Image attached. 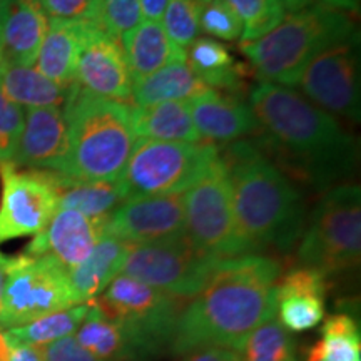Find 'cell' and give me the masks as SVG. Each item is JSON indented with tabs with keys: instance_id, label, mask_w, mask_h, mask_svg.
<instances>
[{
	"instance_id": "39",
	"label": "cell",
	"mask_w": 361,
	"mask_h": 361,
	"mask_svg": "<svg viewBox=\"0 0 361 361\" xmlns=\"http://www.w3.org/2000/svg\"><path fill=\"white\" fill-rule=\"evenodd\" d=\"M45 361H102L79 345L74 336H66L44 346Z\"/></svg>"
},
{
	"instance_id": "23",
	"label": "cell",
	"mask_w": 361,
	"mask_h": 361,
	"mask_svg": "<svg viewBox=\"0 0 361 361\" xmlns=\"http://www.w3.org/2000/svg\"><path fill=\"white\" fill-rule=\"evenodd\" d=\"M133 82L173 62L186 61V51L168 37L159 22L144 20L121 37Z\"/></svg>"
},
{
	"instance_id": "32",
	"label": "cell",
	"mask_w": 361,
	"mask_h": 361,
	"mask_svg": "<svg viewBox=\"0 0 361 361\" xmlns=\"http://www.w3.org/2000/svg\"><path fill=\"white\" fill-rule=\"evenodd\" d=\"M239 356L241 361H296V345L274 314L246 338Z\"/></svg>"
},
{
	"instance_id": "10",
	"label": "cell",
	"mask_w": 361,
	"mask_h": 361,
	"mask_svg": "<svg viewBox=\"0 0 361 361\" xmlns=\"http://www.w3.org/2000/svg\"><path fill=\"white\" fill-rule=\"evenodd\" d=\"M221 261L197 250L186 234H179L130 246L121 274L178 300H191L206 286Z\"/></svg>"
},
{
	"instance_id": "7",
	"label": "cell",
	"mask_w": 361,
	"mask_h": 361,
	"mask_svg": "<svg viewBox=\"0 0 361 361\" xmlns=\"http://www.w3.org/2000/svg\"><path fill=\"white\" fill-rule=\"evenodd\" d=\"M129 336L141 361L171 350L183 303L137 279L119 274L90 301Z\"/></svg>"
},
{
	"instance_id": "22",
	"label": "cell",
	"mask_w": 361,
	"mask_h": 361,
	"mask_svg": "<svg viewBox=\"0 0 361 361\" xmlns=\"http://www.w3.org/2000/svg\"><path fill=\"white\" fill-rule=\"evenodd\" d=\"M130 246L111 234H104L82 263L67 269L75 303H90L102 295L112 279L121 274Z\"/></svg>"
},
{
	"instance_id": "43",
	"label": "cell",
	"mask_w": 361,
	"mask_h": 361,
	"mask_svg": "<svg viewBox=\"0 0 361 361\" xmlns=\"http://www.w3.org/2000/svg\"><path fill=\"white\" fill-rule=\"evenodd\" d=\"M318 2H322L328 7L338 8V11L348 12L351 16H355L360 11V0H318Z\"/></svg>"
},
{
	"instance_id": "24",
	"label": "cell",
	"mask_w": 361,
	"mask_h": 361,
	"mask_svg": "<svg viewBox=\"0 0 361 361\" xmlns=\"http://www.w3.org/2000/svg\"><path fill=\"white\" fill-rule=\"evenodd\" d=\"M130 129L137 139L166 142H201L192 123L189 101L161 102L154 106L129 107Z\"/></svg>"
},
{
	"instance_id": "14",
	"label": "cell",
	"mask_w": 361,
	"mask_h": 361,
	"mask_svg": "<svg viewBox=\"0 0 361 361\" xmlns=\"http://www.w3.org/2000/svg\"><path fill=\"white\" fill-rule=\"evenodd\" d=\"M104 234H111L129 245H146L186 234L184 196L128 197L107 216Z\"/></svg>"
},
{
	"instance_id": "15",
	"label": "cell",
	"mask_w": 361,
	"mask_h": 361,
	"mask_svg": "<svg viewBox=\"0 0 361 361\" xmlns=\"http://www.w3.org/2000/svg\"><path fill=\"white\" fill-rule=\"evenodd\" d=\"M75 84L99 97L119 102L130 99L133 78L121 42L94 22H89L85 30L75 69Z\"/></svg>"
},
{
	"instance_id": "46",
	"label": "cell",
	"mask_w": 361,
	"mask_h": 361,
	"mask_svg": "<svg viewBox=\"0 0 361 361\" xmlns=\"http://www.w3.org/2000/svg\"><path fill=\"white\" fill-rule=\"evenodd\" d=\"M8 259V258H7ZM7 263V261H6ZM6 263L0 264V308H2V298H4V288H6Z\"/></svg>"
},
{
	"instance_id": "3",
	"label": "cell",
	"mask_w": 361,
	"mask_h": 361,
	"mask_svg": "<svg viewBox=\"0 0 361 361\" xmlns=\"http://www.w3.org/2000/svg\"><path fill=\"white\" fill-rule=\"evenodd\" d=\"M221 157L231 186L238 233L250 255L269 247L290 251L306 221L300 188L256 142H231Z\"/></svg>"
},
{
	"instance_id": "6",
	"label": "cell",
	"mask_w": 361,
	"mask_h": 361,
	"mask_svg": "<svg viewBox=\"0 0 361 361\" xmlns=\"http://www.w3.org/2000/svg\"><path fill=\"white\" fill-rule=\"evenodd\" d=\"M296 256L300 266L324 276L353 269L361 255V188L345 183L328 189L303 229Z\"/></svg>"
},
{
	"instance_id": "21",
	"label": "cell",
	"mask_w": 361,
	"mask_h": 361,
	"mask_svg": "<svg viewBox=\"0 0 361 361\" xmlns=\"http://www.w3.org/2000/svg\"><path fill=\"white\" fill-rule=\"evenodd\" d=\"M89 22L49 19L45 37L34 66L40 74L61 85L75 82V69Z\"/></svg>"
},
{
	"instance_id": "1",
	"label": "cell",
	"mask_w": 361,
	"mask_h": 361,
	"mask_svg": "<svg viewBox=\"0 0 361 361\" xmlns=\"http://www.w3.org/2000/svg\"><path fill=\"white\" fill-rule=\"evenodd\" d=\"M281 264L263 255L223 259L209 281L180 311L171 351L201 348L238 351L246 338L276 314Z\"/></svg>"
},
{
	"instance_id": "47",
	"label": "cell",
	"mask_w": 361,
	"mask_h": 361,
	"mask_svg": "<svg viewBox=\"0 0 361 361\" xmlns=\"http://www.w3.org/2000/svg\"><path fill=\"white\" fill-rule=\"evenodd\" d=\"M6 261H7V258H6V256L2 255V252H0V264H2V263H6Z\"/></svg>"
},
{
	"instance_id": "40",
	"label": "cell",
	"mask_w": 361,
	"mask_h": 361,
	"mask_svg": "<svg viewBox=\"0 0 361 361\" xmlns=\"http://www.w3.org/2000/svg\"><path fill=\"white\" fill-rule=\"evenodd\" d=\"M183 361H241V356L228 348H201L184 355Z\"/></svg>"
},
{
	"instance_id": "19",
	"label": "cell",
	"mask_w": 361,
	"mask_h": 361,
	"mask_svg": "<svg viewBox=\"0 0 361 361\" xmlns=\"http://www.w3.org/2000/svg\"><path fill=\"white\" fill-rule=\"evenodd\" d=\"M192 123L209 142H234L263 133L250 104L218 90L189 101Z\"/></svg>"
},
{
	"instance_id": "42",
	"label": "cell",
	"mask_w": 361,
	"mask_h": 361,
	"mask_svg": "<svg viewBox=\"0 0 361 361\" xmlns=\"http://www.w3.org/2000/svg\"><path fill=\"white\" fill-rule=\"evenodd\" d=\"M169 0H141V12L146 20L159 22L164 16Z\"/></svg>"
},
{
	"instance_id": "31",
	"label": "cell",
	"mask_w": 361,
	"mask_h": 361,
	"mask_svg": "<svg viewBox=\"0 0 361 361\" xmlns=\"http://www.w3.org/2000/svg\"><path fill=\"white\" fill-rule=\"evenodd\" d=\"M308 361H361L358 323L350 314H333L324 322L319 340L308 353Z\"/></svg>"
},
{
	"instance_id": "45",
	"label": "cell",
	"mask_w": 361,
	"mask_h": 361,
	"mask_svg": "<svg viewBox=\"0 0 361 361\" xmlns=\"http://www.w3.org/2000/svg\"><path fill=\"white\" fill-rule=\"evenodd\" d=\"M8 355H11V348H8L6 335L0 331V361H8Z\"/></svg>"
},
{
	"instance_id": "11",
	"label": "cell",
	"mask_w": 361,
	"mask_h": 361,
	"mask_svg": "<svg viewBox=\"0 0 361 361\" xmlns=\"http://www.w3.org/2000/svg\"><path fill=\"white\" fill-rule=\"evenodd\" d=\"M184 196L186 236L197 250L219 259L250 255L238 233L233 194L223 157Z\"/></svg>"
},
{
	"instance_id": "29",
	"label": "cell",
	"mask_w": 361,
	"mask_h": 361,
	"mask_svg": "<svg viewBox=\"0 0 361 361\" xmlns=\"http://www.w3.org/2000/svg\"><path fill=\"white\" fill-rule=\"evenodd\" d=\"M124 184L117 180H74L67 178L59 196V209H75L87 218H107L128 200Z\"/></svg>"
},
{
	"instance_id": "33",
	"label": "cell",
	"mask_w": 361,
	"mask_h": 361,
	"mask_svg": "<svg viewBox=\"0 0 361 361\" xmlns=\"http://www.w3.org/2000/svg\"><path fill=\"white\" fill-rule=\"evenodd\" d=\"M243 24L241 44L258 40L286 17L281 0H226Z\"/></svg>"
},
{
	"instance_id": "13",
	"label": "cell",
	"mask_w": 361,
	"mask_h": 361,
	"mask_svg": "<svg viewBox=\"0 0 361 361\" xmlns=\"http://www.w3.org/2000/svg\"><path fill=\"white\" fill-rule=\"evenodd\" d=\"M360 62V35L355 32L318 54L306 66L296 84L300 94L336 119L341 117L358 124L361 119Z\"/></svg>"
},
{
	"instance_id": "25",
	"label": "cell",
	"mask_w": 361,
	"mask_h": 361,
	"mask_svg": "<svg viewBox=\"0 0 361 361\" xmlns=\"http://www.w3.org/2000/svg\"><path fill=\"white\" fill-rule=\"evenodd\" d=\"M211 90L214 89L202 82L186 61H179L133 82L129 101L133 106L146 107L171 101H192Z\"/></svg>"
},
{
	"instance_id": "18",
	"label": "cell",
	"mask_w": 361,
	"mask_h": 361,
	"mask_svg": "<svg viewBox=\"0 0 361 361\" xmlns=\"http://www.w3.org/2000/svg\"><path fill=\"white\" fill-rule=\"evenodd\" d=\"M326 276L313 268L300 266L279 278L276 318L290 333H303L324 319Z\"/></svg>"
},
{
	"instance_id": "5",
	"label": "cell",
	"mask_w": 361,
	"mask_h": 361,
	"mask_svg": "<svg viewBox=\"0 0 361 361\" xmlns=\"http://www.w3.org/2000/svg\"><path fill=\"white\" fill-rule=\"evenodd\" d=\"M356 30L355 16L322 2L286 13L281 24L258 40L243 42L261 80L295 87L306 66L328 47L348 39Z\"/></svg>"
},
{
	"instance_id": "38",
	"label": "cell",
	"mask_w": 361,
	"mask_h": 361,
	"mask_svg": "<svg viewBox=\"0 0 361 361\" xmlns=\"http://www.w3.org/2000/svg\"><path fill=\"white\" fill-rule=\"evenodd\" d=\"M49 19L99 24V0H39Z\"/></svg>"
},
{
	"instance_id": "12",
	"label": "cell",
	"mask_w": 361,
	"mask_h": 361,
	"mask_svg": "<svg viewBox=\"0 0 361 361\" xmlns=\"http://www.w3.org/2000/svg\"><path fill=\"white\" fill-rule=\"evenodd\" d=\"M0 243L35 236L59 209V196L67 178L47 171L19 169L0 164Z\"/></svg>"
},
{
	"instance_id": "20",
	"label": "cell",
	"mask_w": 361,
	"mask_h": 361,
	"mask_svg": "<svg viewBox=\"0 0 361 361\" xmlns=\"http://www.w3.org/2000/svg\"><path fill=\"white\" fill-rule=\"evenodd\" d=\"M47 27L39 0H0V62L34 66Z\"/></svg>"
},
{
	"instance_id": "28",
	"label": "cell",
	"mask_w": 361,
	"mask_h": 361,
	"mask_svg": "<svg viewBox=\"0 0 361 361\" xmlns=\"http://www.w3.org/2000/svg\"><path fill=\"white\" fill-rule=\"evenodd\" d=\"M74 338L84 350L102 361H141L124 329L94 303H90L89 313Z\"/></svg>"
},
{
	"instance_id": "44",
	"label": "cell",
	"mask_w": 361,
	"mask_h": 361,
	"mask_svg": "<svg viewBox=\"0 0 361 361\" xmlns=\"http://www.w3.org/2000/svg\"><path fill=\"white\" fill-rule=\"evenodd\" d=\"M283 6L286 7L288 12H296L300 11V8H305L311 6V4L318 2V0H281Z\"/></svg>"
},
{
	"instance_id": "41",
	"label": "cell",
	"mask_w": 361,
	"mask_h": 361,
	"mask_svg": "<svg viewBox=\"0 0 361 361\" xmlns=\"http://www.w3.org/2000/svg\"><path fill=\"white\" fill-rule=\"evenodd\" d=\"M8 348H11L8 361H45L44 346L27 345V343H8Z\"/></svg>"
},
{
	"instance_id": "9",
	"label": "cell",
	"mask_w": 361,
	"mask_h": 361,
	"mask_svg": "<svg viewBox=\"0 0 361 361\" xmlns=\"http://www.w3.org/2000/svg\"><path fill=\"white\" fill-rule=\"evenodd\" d=\"M74 305L69 273L56 258L20 255L7 259L0 329L24 326Z\"/></svg>"
},
{
	"instance_id": "16",
	"label": "cell",
	"mask_w": 361,
	"mask_h": 361,
	"mask_svg": "<svg viewBox=\"0 0 361 361\" xmlns=\"http://www.w3.org/2000/svg\"><path fill=\"white\" fill-rule=\"evenodd\" d=\"M69 151V130L62 107L27 109L19 146L13 154L16 168L62 174Z\"/></svg>"
},
{
	"instance_id": "17",
	"label": "cell",
	"mask_w": 361,
	"mask_h": 361,
	"mask_svg": "<svg viewBox=\"0 0 361 361\" xmlns=\"http://www.w3.org/2000/svg\"><path fill=\"white\" fill-rule=\"evenodd\" d=\"M107 218H87L75 209H57L44 231L35 234L24 255L56 258L71 269L82 263L104 236Z\"/></svg>"
},
{
	"instance_id": "36",
	"label": "cell",
	"mask_w": 361,
	"mask_h": 361,
	"mask_svg": "<svg viewBox=\"0 0 361 361\" xmlns=\"http://www.w3.org/2000/svg\"><path fill=\"white\" fill-rule=\"evenodd\" d=\"M200 30L209 35V39L214 37L226 42H234L241 39L243 24L226 0H211L202 8Z\"/></svg>"
},
{
	"instance_id": "8",
	"label": "cell",
	"mask_w": 361,
	"mask_h": 361,
	"mask_svg": "<svg viewBox=\"0 0 361 361\" xmlns=\"http://www.w3.org/2000/svg\"><path fill=\"white\" fill-rule=\"evenodd\" d=\"M213 142H166L137 139L121 183L129 197L183 194L219 159Z\"/></svg>"
},
{
	"instance_id": "35",
	"label": "cell",
	"mask_w": 361,
	"mask_h": 361,
	"mask_svg": "<svg viewBox=\"0 0 361 361\" xmlns=\"http://www.w3.org/2000/svg\"><path fill=\"white\" fill-rule=\"evenodd\" d=\"M141 22V0H99V25L112 39L121 40Z\"/></svg>"
},
{
	"instance_id": "26",
	"label": "cell",
	"mask_w": 361,
	"mask_h": 361,
	"mask_svg": "<svg viewBox=\"0 0 361 361\" xmlns=\"http://www.w3.org/2000/svg\"><path fill=\"white\" fill-rule=\"evenodd\" d=\"M0 84L12 102L27 109L64 107L72 85H61L35 69L34 66H16L0 62Z\"/></svg>"
},
{
	"instance_id": "27",
	"label": "cell",
	"mask_w": 361,
	"mask_h": 361,
	"mask_svg": "<svg viewBox=\"0 0 361 361\" xmlns=\"http://www.w3.org/2000/svg\"><path fill=\"white\" fill-rule=\"evenodd\" d=\"M186 62L211 89L239 92L245 87L246 69L234 61L229 49L218 40L197 37L188 47Z\"/></svg>"
},
{
	"instance_id": "30",
	"label": "cell",
	"mask_w": 361,
	"mask_h": 361,
	"mask_svg": "<svg viewBox=\"0 0 361 361\" xmlns=\"http://www.w3.org/2000/svg\"><path fill=\"white\" fill-rule=\"evenodd\" d=\"M90 303L74 305L71 308L56 311L42 318L27 323L24 326L11 328L4 331L8 343H27V345L47 346L61 338L75 335L89 313Z\"/></svg>"
},
{
	"instance_id": "4",
	"label": "cell",
	"mask_w": 361,
	"mask_h": 361,
	"mask_svg": "<svg viewBox=\"0 0 361 361\" xmlns=\"http://www.w3.org/2000/svg\"><path fill=\"white\" fill-rule=\"evenodd\" d=\"M62 111L69 130L62 176L85 183L121 179L137 141L128 104L99 97L74 82Z\"/></svg>"
},
{
	"instance_id": "2",
	"label": "cell",
	"mask_w": 361,
	"mask_h": 361,
	"mask_svg": "<svg viewBox=\"0 0 361 361\" xmlns=\"http://www.w3.org/2000/svg\"><path fill=\"white\" fill-rule=\"evenodd\" d=\"M247 104L273 151L298 178L324 191L356 173L360 151L353 134L303 94L261 80L250 89Z\"/></svg>"
},
{
	"instance_id": "34",
	"label": "cell",
	"mask_w": 361,
	"mask_h": 361,
	"mask_svg": "<svg viewBox=\"0 0 361 361\" xmlns=\"http://www.w3.org/2000/svg\"><path fill=\"white\" fill-rule=\"evenodd\" d=\"M211 0H169L162 16V29L180 49H186L200 37V19L202 8Z\"/></svg>"
},
{
	"instance_id": "37",
	"label": "cell",
	"mask_w": 361,
	"mask_h": 361,
	"mask_svg": "<svg viewBox=\"0 0 361 361\" xmlns=\"http://www.w3.org/2000/svg\"><path fill=\"white\" fill-rule=\"evenodd\" d=\"M25 111L12 102L0 84V164L12 162L24 129Z\"/></svg>"
}]
</instances>
